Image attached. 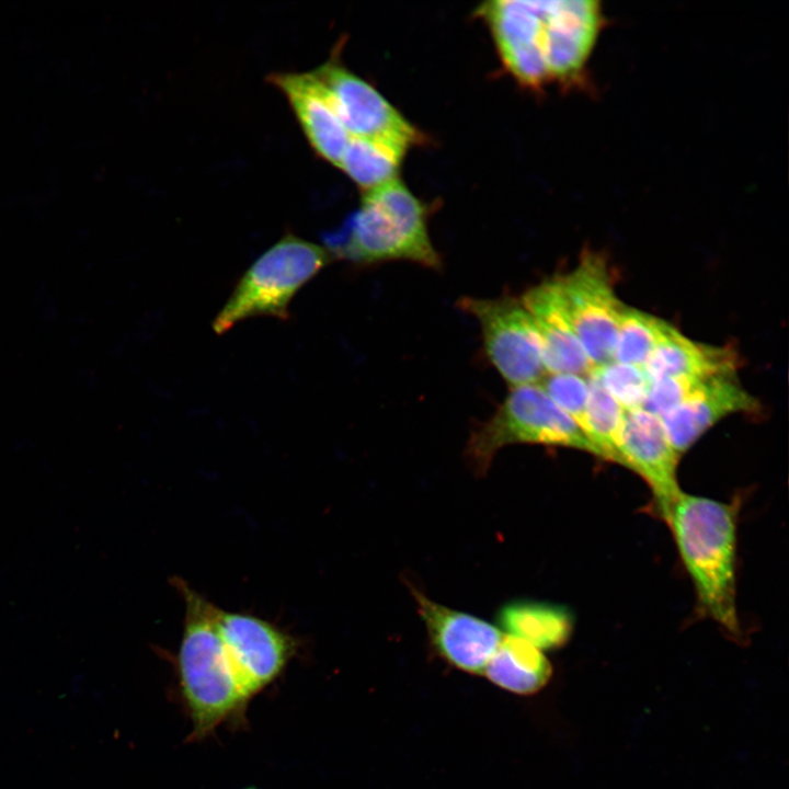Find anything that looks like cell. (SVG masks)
I'll return each instance as SVG.
<instances>
[{
	"mask_svg": "<svg viewBox=\"0 0 789 789\" xmlns=\"http://www.w3.org/2000/svg\"><path fill=\"white\" fill-rule=\"evenodd\" d=\"M667 525L705 614L728 632H741L736 610V507L682 492Z\"/></svg>",
	"mask_w": 789,
	"mask_h": 789,
	"instance_id": "cell-1",
	"label": "cell"
},
{
	"mask_svg": "<svg viewBox=\"0 0 789 789\" xmlns=\"http://www.w3.org/2000/svg\"><path fill=\"white\" fill-rule=\"evenodd\" d=\"M184 629L176 674L191 720L190 741L209 736L219 725L242 717L249 697L240 686L217 631V608L183 582Z\"/></svg>",
	"mask_w": 789,
	"mask_h": 789,
	"instance_id": "cell-2",
	"label": "cell"
},
{
	"mask_svg": "<svg viewBox=\"0 0 789 789\" xmlns=\"http://www.w3.org/2000/svg\"><path fill=\"white\" fill-rule=\"evenodd\" d=\"M324 242L334 260L357 265L393 260L428 268L442 264L428 235L426 209L398 176L364 191L359 208Z\"/></svg>",
	"mask_w": 789,
	"mask_h": 789,
	"instance_id": "cell-3",
	"label": "cell"
},
{
	"mask_svg": "<svg viewBox=\"0 0 789 789\" xmlns=\"http://www.w3.org/2000/svg\"><path fill=\"white\" fill-rule=\"evenodd\" d=\"M333 260L325 247L286 233L244 272L213 321L214 331L222 334L255 317L287 320L294 296Z\"/></svg>",
	"mask_w": 789,
	"mask_h": 789,
	"instance_id": "cell-4",
	"label": "cell"
},
{
	"mask_svg": "<svg viewBox=\"0 0 789 789\" xmlns=\"http://www.w3.org/2000/svg\"><path fill=\"white\" fill-rule=\"evenodd\" d=\"M513 444L568 447L602 458L578 424L537 384L510 388L495 413L472 431L465 456L473 473L484 476L496 453Z\"/></svg>",
	"mask_w": 789,
	"mask_h": 789,
	"instance_id": "cell-5",
	"label": "cell"
},
{
	"mask_svg": "<svg viewBox=\"0 0 789 789\" xmlns=\"http://www.w3.org/2000/svg\"><path fill=\"white\" fill-rule=\"evenodd\" d=\"M605 256L585 251L576 266L554 278L573 330L593 367L613 362L624 302Z\"/></svg>",
	"mask_w": 789,
	"mask_h": 789,
	"instance_id": "cell-6",
	"label": "cell"
},
{
	"mask_svg": "<svg viewBox=\"0 0 789 789\" xmlns=\"http://www.w3.org/2000/svg\"><path fill=\"white\" fill-rule=\"evenodd\" d=\"M458 307L478 320L485 353L510 388L537 384L547 374L540 338L521 298L465 297Z\"/></svg>",
	"mask_w": 789,
	"mask_h": 789,
	"instance_id": "cell-7",
	"label": "cell"
},
{
	"mask_svg": "<svg viewBox=\"0 0 789 789\" xmlns=\"http://www.w3.org/2000/svg\"><path fill=\"white\" fill-rule=\"evenodd\" d=\"M603 25L597 1H540L537 46L549 83L572 88L585 82L587 60Z\"/></svg>",
	"mask_w": 789,
	"mask_h": 789,
	"instance_id": "cell-8",
	"label": "cell"
},
{
	"mask_svg": "<svg viewBox=\"0 0 789 789\" xmlns=\"http://www.w3.org/2000/svg\"><path fill=\"white\" fill-rule=\"evenodd\" d=\"M312 73L328 91L351 136L390 137L411 146L424 140L423 134L371 84L346 68L339 55L332 54Z\"/></svg>",
	"mask_w": 789,
	"mask_h": 789,
	"instance_id": "cell-9",
	"label": "cell"
},
{
	"mask_svg": "<svg viewBox=\"0 0 789 789\" xmlns=\"http://www.w3.org/2000/svg\"><path fill=\"white\" fill-rule=\"evenodd\" d=\"M217 631L245 695L271 685L294 653V641L275 625L256 616L217 608Z\"/></svg>",
	"mask_w": 789,
	"mask_h": 789,
	"instance_id": "cell-10",
	"label": "cell"
},
{
	"mask_svg": "<svg viewBox=\"0 0 789 789\" xmlns=\"http://www.w3.org/2000/svg\"><path fill=\"white\" fill-rule=\"evenodd\" d=\"M617 451L620 465L647 482L656 510L667 523L672 507L683 492L677 480L681 456L671 446L660 418L643 409L626 411Z\"/></svg>",
	"mask_w": 789,
	"mask_h": 789,
	"instance_id": "cell-11",
	"label": "cell"
},
{
	"mask_svg": "<svg viewBox=\"0 0 789 789\" xmlns=\"http://www.w3.org/2000/svg\"><path fill=\"white\" fill-rule=\"evenodd\" d=\"M409 587L438 655L464 672L483 674L503 638L501 629L477 616L446 607L411 584Z\"/></svg>",
	"mask_w": 789,
	"mask_h": 789,
	"instance_id": "cell-12",
	"label": "cell"
},
{
	"mask_svg": "<svg viewBox=\"0 0 789 789\" xmlns=\"http://www.w3.org/2000/svg\"><path fill=\"white\" fill-rule=\"evenodd\" d=\"M477 14L490 27L503 64L521 85L540 90L549 83L536 42L540 1H489Z\"/></svg>",
	"mask_w": 789,
	"mask_h": 789,
	"instance_id": "cell-13",
	"label": "cell"
},
{
	"mask_svg": "<svg viewBox=\"0 0 789 789\" xmlns=\"http://www.w3.org/2000/svg\"><path fill=\"white\" fill-rule=\"evenodd\" d=\"M759 410V401L741 385L735 374H723L701 381L660 420L671 446L682 456L725 416Z\"/></svg>",
	"mask_w": 789,
	"mask_h": 789,
	"instance_id": "cell-14",
	"label": "cell"
},
{
	"mask_svg": "<svg viewBox=\"0 0 789 789\" xmlns=\"http://www.w3.org/2000/svg\"><path fill=\"white\" fill-rule=\"evenodd\" d=\"M267 80L286 98L309 145L336 167L351 138L328 91L309 72H273Z\"/></svg>",
	"mask_w": 789,
	"mask_h": 789,
	"instance_id": "cell-15",
	"label": "cell"
},
{
	"mask_svg": "<svg viewBox=\"0 0 789 789\" xmlns=\"http://www.w3.org/2000/svg\"><path fill=\"white\" fill-rule=\"evenodd\" d=\"M519 298L536 325L547 373L587 377L594 367L576 338L554 278L527 289Z\"/></svg>",
	"mask_w": 789,
	"mask_h": 789,
	"instance_id": "cell-16",
	"label": "cell"
},
{
	"mask_svg": "<svg viewBox=\"0 0 789 789\" xmlns=\"http://www.w3.org/2000/svg\"><path fill=\"white\" fill-rule=\"evenodd\" d=\"M739 362L734 348L693 341L668 323L643 368L651 381L665 377L705 379L735 374Z\"/></svg>",
	"mask_w": 789,
	"mask_h": 789,
	"instance_id": "cell-17",
	"label": "cell"
},
{
	"mask_svg": "<svg viewBox=\"0 0 789 789\" xmlns=\"http://www.w3.org/2000/svg\"><path fill=\"white\" fill-rule=\"evenodd\" d=\"M507 634L522 639L539 650L562 647L573 630V616L565 606L534 599H513L496 615Z\"/></svg>",
	"mask_w": 789,
	"mask_h": 789,
	"instance_id": "cell-18",
	"label": "cell"
},
{
	"mask_svg": "<svg viewBox=\"0 0 789 789\" xmlns=\"http://www.w3.org/2000/svg\"><path fill=\"white\" fill-rule=\"evenodd\" d=\"M483 674L496 686L519 695L541 689L551 676V665L541 650L503 634Z\"/></svg>",
	"mask_w": 789,
	"mask_h": 789,
	"instance_id": "cell-19",
	"label": "cell"
},
{
	"mask_svg": "<svg viewBox=\"0 0 789 789\" xmlns=\"http://www.w3.org/2000/svg\"><path fill=\"white\" fill-rule=\"evenodd\" d=\"M410 147L397 138L351 136L338 168L364 192L397 178Z\"/></svg>",
	"mask_w": 789,
	"mask_h": 789,
	"instance_id": "cell-20",
	"label": "cell"
},
{
	"mask_svg": "<svg viewBox=\"0 0 789 789\" xmlns=\"http://www.w3.org/2000/svg\"><path fill=\"white\" fill-rule=\"evenodd\" d=\"M586 378V436L597 447L603 459L620 465L617 443L626 411L605 389L594 368Z\"/></svg>",
	"mask_w": 789,
	"mask_h": 789,
	"instance_id": "cell-21",
	"label": "cell"
},
{
	"mask_svg": "<svg viewBox=\"0 0 789 789\" xmlns=\"http://www.w3.org/2000/svg\"><path fill=\"white\" fill-rule=\"evenodd\" d=\"M667 325L664 320L624 304L613 361L643 367Z\"/></svg>",
	"mask_w": 789,
	"mask_h": 789,
	"instance_id": "cell-22",
	"label": "cell"
},
{
	"mask_svg": "<svg viewBox=\"0 0 789 789\" xmlns=\"http://www.w3.org/2000/svg\"><path fill=\"white\" fill-rule=\"evenodd\" d=\"M594 370L625 411L642 409L651 380L642 366L610 362Z\"/></svg>",
	"mask_w": 789,
	"mask_h": 789,
	"instance_id": "cell-23",
	"label": "cell"
},
{
	"mask_svg": "<svg viewBox=\"0 0 789 789\" xmlns=\"http://www.w3.org/2000/svg\"><path fill=\"white\" fill-rule=\"evenodd\" d=\"M537 385L586 435L587 378L571 373H547Z\"/></svg>",
	"mask_w": 789,
	"mask_h": 789,
	"instance_id": "cell-24",
	"label": "cell"
},
{
	"mask_svg": "<svg viewBox=\"0 0 789 789\" xmlns=\"http://www.w3.org/2000/svg\"><path fill=\"white\" fill-rule=\"evenodd\" d=\"M705 379L665 377L653 380L642 409L661 418L679 405Z\"/></svg>",
	"mask_w": 789,
	"mask_h": 789,
	"instance_id": "cell-25",
	"label": "cell"
},
{
	"mask_svg": "<svg viewBox=\"0 0 789 789\" xmlns=\"http://www.w3.org/2000/svg\"><path fill=\"white\" fill-rule=\"evenodd\" d=\"M243 789H258V788L251 787V788H243Z\"/></svg>",
	"mask_w": 789,
	"mask_h": 789,
	"instance_id": "cell-26",
	"label": "cell"
}]
</instances>
